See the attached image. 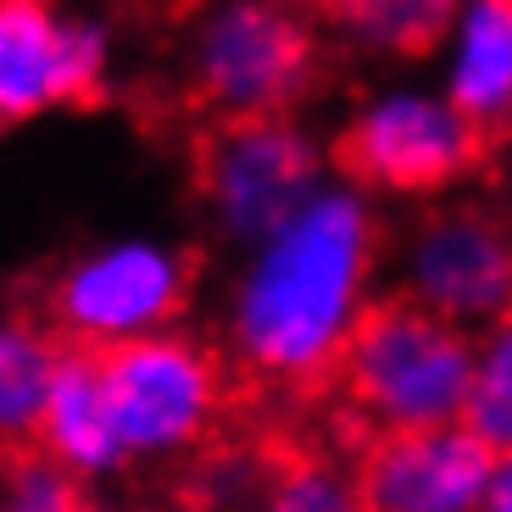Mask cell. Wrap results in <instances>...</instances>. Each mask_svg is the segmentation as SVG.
I'll return each mask as SVG.
<instances>
[{"instance_id":"20","label":"cell","mask_w":512,"mask_h":512,"mask_svg":"<svg viewBox=\"0 0 512 512\" xmlns=\"http://www.w3.org/2000/svg\"><path fill=\"white\" fill-rule=\"evenodd\" d=\"M501 190L512 195V145H507V156H501Z\"/></svg>"},{"instance_id":"6","label":"cell","mask_w":512,"mask_h":512,"mask_svg":"<svg viewBox=\"0 0 512 512\" xmlns=\"http://www.w3.org/2000/svg\"><path fill=\"white\" fill-rule=\"evenodd\" d=\"M195 295V268L156 234H117L84 245L45 290V323L67 351H117L179 329Z\"/></svg>"},{"instance_id":"17","label":"cell","mask_w":512,"mask_h":512,"mask_svg":"<svg viewBox=\"0 0 512 512\" xmlns=\"http://www.w3.org/2000/svg\"><path fill=\"white\" fill-rule=\"evenodd\" d=\"M90 485H78L39 451H12L0 468V512H90Z\"/></svg>"},{"instance_id":"11","label":"cell","mask_w":512,"mask_h":512,"mask_svg":"<svg viewBox=\"0 0 512 512\" xmlns=\"http://www.w3.org/2000/svg\"><path fill=\"white\" fill-rule=\"evenodd\" d=\"M435 56V84L451 95V106L485 140L512 134V0H462Z\"/></svg>"},{"instance_id":"14","label":"cell","mask_w":512,"mask_h":512,"mask_svg":"<svg viewBox=\"0 0 512 512\" xmlns=\"http://www.w3.org/2000/svg\"><path fill=\"white\" fill-rule=\"evenodd\" d=\"M67 346L51 323L28 312H0V451H28Z\"/></svg>"},{"instance_id":"2","label":"cell","mask_w":512,"mask_h":512,"mask_svg":"<svg viewBox=\"0 0 512 512\" xmlns=\"http://www.w3.org/2000/svg\"><path fill=\"white\" fill-rule=\"evenodd\" d=\"M334 379L373 440L451 429L474 384V334L412 307L407 295H379Z\"/></svg>"},{"instance_id":"22","label":"cell","mask_w":512,"mask_h":512,"mask_svg":"<svg viewBox=\"0 0 512 512\" xmlns=\"http://www.w3.org/2000/svg\"><path fill=\"white\" fill-rule=\"evenodd\" d=\"M301 6H307V0H301Z\"/></svg>"},{"instance_id":"18","label":"cell","mask_w":512,"mask_h":512,"mask_svg":"<svg viewBox=\"0 0 512 512\" xmlns=\"http://www.w3.org/2000/svg\"><path fill=\"white\" fill-rule=\"evenodd\" d=\"M268 468L273 462L251 457V451H212L201 479H195L201 512H251L262 485H268Z\"/></svg>"},{"instance_id":"9","label":"cell","mask_w":512,"mask_h":512,"mask_svg":"<svg viewBox=\"0 0 512 512\" xmlns=\"http://www.w3.org/2000/svg\"><path fill=\"white\" fill-rule=\"evenodd\" d=\"M112 62L117 34L101 12L62 0H0V123H34L95 101Z\"/></svg>"},{"instance_id":"16","label":"cell","mask_w":512,"mask_h":512,"mask_svg":"<svg viewBox=\"0 0 512 512\" xmlns=\"http://www.w3.org/2000/svg\"><path fill=\"white\" fill-rule=\"evenodd\" d=\"M462 429L485 440L496 457L512 451V318L474 334V384H468Z\"/></svg>"},{"instance_id":"5","label":"cell","mask_w":512,"mask_h":512,"mask_svg":"<svg viewBox=\"0 0 512 512\" xmlns=\"http://www.w3.org/2000/svg\"><path fill=\"white\" fill-rule=\"evenodd\" d=\"M112 429L128 468L201 451L229 407V357L190 329H167L117 351H95Z\"/></svg>"},{"instance_id":"15","label":"cell","mask_w":512,"mask_h":512,"mask_svg":"<svg viewBox=\"0 0 512 512\" xmlns=\"http://www.w3.org/2000/svg\"><path fill=\"white\" fill-rule=\"evenodd\" d=\"M251 512H368L357 490V468L323 457V451H301L268 468V485L256 496Z\"/></svg>"},{"instance_id":"19","label":"cell","mask_w":512,"mask_h":512,"mask_svg":"<svg viewBox=\"0 0 512 512\" xmlns=\"http://www.w3.org/2000/svg\"><path fill=\"white\" fill-rule=\"evenodd\" d=\"M479 512H512V451L496 457V468H490V485H485Z\"/></svg>"},{"instance_id":"13","label":"cell","mask_w":512,"mask_h":512,"mask_svg":"<svg viewBox=\"0 0 512 512\" xmlns=\"http://www.w3.org/2000/svg\"><path fill=\"white\" fill-rule=\"evenodd\" d=\"M462 0H323V28L368 62H423L451 34Z\"/></svg>"},{"instance_id":"4","label":"cell","mask_w":512,"mask_h":512,"mask_svg":"<svg viewBox=\"0 0 512 512\" xmlns=\"http://www.w3.org/2000/svg\"><path fill=\"white\" fill-rule=\"evenodd\" d=\"M329 156L334 173L373 201H446L485 167L490 140L451 106L440 84L384 78L340 117Z\"/></svg>"},{"instance_id":"3","label":"cell","mask_w":512,"mask_h":512,"mask_svg":"<svg viewBox=\"0 0 512 512\" xmlns=\"http://www.w3.org/2000/svg\"><path fill=\"white\" fill-rule=\"evenodd\" d=\"M184 90L218 123L295 117L323 73V34L301 0H206L184 28Z\"/></svg>"},{"instance_id":"12","label":"cell","mask_w":512,"mask_h":512,"mask_svg":"<svg viewBox=\"0 0 512 512\" xmlns=\"http://www.w3.org/2000/svg\"><path fill=\"white\" fill-rule=\"evenodd\" d=\"M28 451H39L45 462H56V468L73 474L78 485H101V479H117L128 468L90 351H67V362H62V373H56V384H51V401H45V412H39V429H34V446Z\"/></svg>"},{"instance_id":"7","label":"cell","mask_w":512,"mask_h":512,"mask_svg":"<svg viewBox=\"0 0 512 512\" xmlns=\"http://www.w3.org/2000/svg\"><path fill=\"white\" fill-rule=\"evenodd\" d=\"M334 184L329 145L295 117L218 123L195 156V190L223 245L256 251Z\"/></svg>"},{"instance_id":"21","label":"cell","mask_w":512,"mask_h":512,"mask_svg":"<svg viewBox=\"0 0 512 512\" xmlns=\"http://www.w3.org/2000/svg\"><path fill=\"white\" fill-rule=\"evenodd\" d=\"M6 457H12V451H0V468H6Z\"/></svg>"},{"instance_id":"10","label":"cell","mask_w":512,"mask_h":512,"mask_svg":"<svg viewBox=\"0 0 512 512\" xmlns=\"http://www.w3.org/2000/svg\"><path fill=\"white\" fill-rule=\"evenodd\" d=\"M496 451L462 423L423 435H379L357 462V490L368 512H479Z\"/></svg>"},{"instance_id":"1","label":"cell","mask_w":512,"mask_h":512,"mask_svg":"<svg viewBox=\"0 0 512 512\" xmlns=\"http://www.w3.org/2000/svg\"><path fill=\"white\" fill-rule=\"evenodd\" d=\"M379 256L373 195L334 179L273 240L240 256L223 295V357L273 390H307L340 373L351 334L379 301Z\"/></svg>"},{"instance_id":"8","label":"cell","mask_w":512,"mask_h":512,"mask_svg":"<svg viewBox=\"0 0 512 512\" xmlns=\"http://www.w3.org/2000/svg\"><path fill=\"white\" fill-rule=\"evenodd\" d=\"M396 279L412 307L485 334L512 318V223L479 201L423 206L396 240Z\"/></svg>"}]
</instances>
